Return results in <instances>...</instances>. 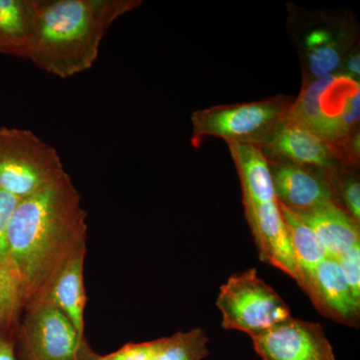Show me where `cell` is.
I'll return each instance as SVG.
<instances>
[{"mask_svg": "<svg viewBox=\"0 0 360 360\" xmlns=\"http://www.w3.org/2000/svg\"><path fill=\"white\" fill-rule=\"evenodd\" d=\"M86 219L70 174L16 205L7 231V255L25 309L44 300L59 270L86 248Z\"/></svg>", "mask_w": 360, "mask_h": 360, "instance_id": "6da1fadb", "label": "cell"}, {"mask_svg": "<svg viewBox=\"0 0 360 360\" xmlns=\"http://www.w3.org/2000/svg\"><path fill=\"white\" fill-rule=\"evenodd\" d=\"M141 0H39L37 20L23 58L54 77L90 70L111 25Z\"/></svg>", "mask_w": 360, "mask_h": 360, "instance_id": "7a4b0ae2", "label": "cell"}, {"mask_svg": "<svg viewBox=\"0 0 360 360\" xmlns=\"http://www.w3.org/2000/svg\"><path fill=\"white\" fill-rule=\"evenodd\" d=\"M238 169L245 217L262 262L298 281V269L276 198L269 161L250 144L226 142Z\"/></svg>", "mask_w": 360, "mask_h": 360, "instance_id": "3957f363", "label": "cell"}, {"mask_svg": "<svg viewBox=\"0 0 360 360\" xmlns=\"http://www.w3.org/2000/svg\"><path fill=\"white\" fill-rule=\"evenodd\" d=\"M359 82L338 73L302 85L285 117L321 135L340 155L359 132Z\"/></svg>", "mask_w": 360, "mask_h": 360, "instance_id": "277c9868", "label": "cell"}, {"mask_svg": "<svg viewBox=\"0 0 360 360\" xmlns=\"http://www.w3.org/2000/svg\"><path fill=\"white\" fill-rule=\"evenodd\" d=\"M58 150L32 130L0 127V189L18 200L68 175Z\"/></svg>", "mask_w": 360, "mask_h": 360, "instance_id": "5b68a950", "label": "cell"}, {"mask_svg": "<svg viewBox=\"0 0 360 360\" xmlns=\"http://www.w3.org/2000/svg\"><path fill=\"white\" fill-rule=\"evenodd\" d=\"M295 97H270L248 103L226 104L194 111L191 143L198 148L205 137L258 146L283 120Z\"/></svg>", "mask_w": 360, "mask_h": 360, "instance_id": "8992f818", "label": "cell"}, {"mask_svg": "<svg viewBox=\"0 0 360 360\" xmlns=\"http://www.w3.org/2000/svg\"><path fill=\"white\" fill-rule=\"evenodd\" d=\"M217 305L222 328L252 336L290 319V309L274 288L250 269L222 284Z\"/></svg>", "mask_w": 360, "mask_h": 360, "instance_id": "52a82bcc", "label": "cell"}, {"mask_svg": "<svg viewBox=\"0 0 360 360\" xmlns=\"http://www.w3.org/2000/svg\"><path fill=\"white\" fill-rule=\"evenodd\" d=\"M15 335L20 360H91L94 354L70 319L49 298L27 305Z\"/></svg>", "mask_w": 360, "mask_h": 360, "instance_id": "ba28073f", "label": "cell"}, {"mask_svg": "<svg viewBox=\"0 0 360 360\" xmlns=\"http://www.w3.org/2000/svg\"><path fill=\"white\" fill-rule=\"evenodd\" d=\"M296 28L302 60V85L338 75L347 54L356 45V28L345 18L319 14Z\"/></svg>", "mask_w": 360, "mask_h": 360, "instance_id": "9c48e42d", "label": "cell"}, {"mask_svg": "<svg viewBox=\"0 0 360 360\" xmlns=\"http://www.w3.org/2000/svg\"><path fill=\"white\" fill-rule=\"evenodd\" d=\"M269 162L335 172L345 167L335 148L321 135L300 123L283 120L257 146Z\"/></svg>", "mask_w": 360, "mask_h": 360, "instance_id": "30bf717a", "label": "cell"}, {"mask_svg": "<svg viewBox=\"0 0 360 360\" xmlns=\"http://www.w3.org/2000/svg\"><path fill=\"white\" fill-rule=\"evenodd\" d=\"M250 338L262 360H335L321 323L290 316Z\"/></svg>", "mask_w": 360, "mask_h": 360, "instance_id": "8fae6325", "label": "cell"}, {"mask_svg": "<svg viewBox=\"0 0 360 360\" xmlns=\"http://www.w3.org/2000/svg\"><path fill=\"white\" fill-rule=\"evenodd\" d=\"M278 202L293 212H307L336 201L335 172L316 168L269 162Z\"/></svg>", "mask_w": 360, "mask_h": 360, "instance_id": "7c38bea8", "label": "cell"}, {"mask_svg": "<svg viewBox=\"0 0 360 360\" xmlns=\"http://www.w3.org/2000/svg\"><path fill=\"white\" fill-rule=\"evenodd\" d=\"M298 284L322 314L345 326H359L360 302L352 295L336 258H326Z\"/></svg>", "mask_w": 360, "mask_h": 360, "instance_id": "4fadbf2b", "label": "cell"}, {"mask_svg": "<svg viewBox=\"0 0 360 360\" xmlns=\"http://www.w3.org/2000/svg\"><path fill=\"white\" fill-rule=\"evenodd\" d=\"M210 354L208 336L203 329L193 328L186 333H175L169 338L129 343L106 360H202Z\"/></svg>", "mask_w": 360, "mask_h": 360, "instance_id": "5bb4252c", "label": "cell"}, {"mask_svg": "<svg viewBox=\"0 0 360 360\" xmlns=\"http://www.w3.org/2000/svg\"><path fill=\"white\" fill-rule=\"evenodd\" d=\"M295 213L315 232L329 257L338 259L360 245L359 222L333 201Z\"/></svg>", "mask_w": 360, "mask_h": 360, "instance_id": "9a60e30c", "label": "cell"}, {"mask_svg": "<svg viewBox=\"0 0 360 360\" xmlns=\"http://www.w3.org/2000/svg\"><path fill=\"white\" fill-rule=\"evenodd\" d=\"M86 248L78 250L59 270L45 298H49L63 314L82 338H84V260Z\"/></svg>", "mask_w": 360, "mask_h": 360, "instance_id": "2e32d148", "label": "cell"}, {"mask_svg": "<svg viewBox=\"0 0 360 360\" xmlns=\"http://www.w3.org/2000/svg\"><path fill=\"white\" fill-rule=\"evenodd\" d=\"M39 0H0V53L23 58L37 20Z\"/></svg>", "mask_w": 360, "mask_h": 360, "instance_id": "e0dca14e", "label": "cell"}, {"mask_svg": "<svg viewBox=\"0 0 360 360\" xmlns=\"http://www.w3.org/2000/svg\"><path fill=\"white\" fill-rule=\"evenodd\" d=\"M279 205L297 265V283H300L304 277L314 271L317 265L328 257V253L309 225L296 213L281 203Z\"/></svg>", "mask_w": 360, "mask_h": 360, "instance_id": "ac0fdd59", "label": "cell"}, {"mask_svg": "<svg viewBox=\"0 0 360 360\" xmlns=\"http://www.w3.org/2000/svg\"><path fill=\"white\" fill-rule=\"evenodd\" d=\"M25 309L20 281L8 267L0 264V331L15 335L18 317Z\"/></svg>", "mask_w": 360, "mask_h": 360, "instance_id": "d6986e66", "label": "cell"}, {"mask_svg": "<svg viewBox=\"0 0 360 360\" xmlns=\"http://www.w3.org/2000/svg\"><path fill=\"white\" fill-rule=\"evenodd\" d=\"M356 168L343 167L335 175L338 205L360 224V182Z\"/></svg>", "mask_w": 360, "mask_h": 360, "instance_id": "ffe728a7", "label": "cell"}, {"mask_svg": "<svg viewBox=\"0 0 360 360\" xmlns=\"http://www.w3.org/2000/svg\"><path fill=\"white\" fill-rule=\"evenodd\" d=\"M18 202L20 200L0 189V264L8 269H11V266L7 255V231L11 217Z\"/></svg>", "mask_w": 360, "mask_h": 360, "instance_id": "44dd1931", "label": "cell"}, {"mask_svg": "<svg viewBox=\"0 0 360 360\" xmlns=\"http://www.w3.org/2000/svg\"><path fill=\"white\" fill-rule=\"evenodd\" d=\"M352 295L360 302V245L338 258Z\"/></svg>", "mask_w": 360, "mask_h": 360, "instance_id": "7402d4cb", "label": "cell"}, {"mask_svg": "<svg viewBox=\"0 0 360 360\" xmlns=\"http://www.w3.org/2000/svg\"><path fill=\"white\" fill-rule=\"evenodd\" d=\"M341 75H347L355 82H359L360 77V52L359 44L355 45L354 49L350 51L343 63Z\"/></svg>", "mask_w": 360, "mask_h": 360, "instance_id": "603a6c76", "label": "cell"}, {"mask_svg": "<svg viewBox=\"0 0 360 360\" xmlns=\"http://www.w3.org/2000/svg\"><path fill=\"white\" fill-rule=\"evenodd\" d=\"M0 360H18L16 356L15 335L0 331Z\"/></svg>", "mask_w": 360, "mask_h": 360, "instance_id": "cb8c5ba5", "label": "cell"}, {"mask_svg": "<svg viewBox=\"0 0 360 360\" xmlns=\"http://www.w3.org/2000/svg\"><path fill=\"white\" fill-rule=\"evenodd\" d=\"M91 360H106V359H104L103 356H99V355H98V356L96 357V359H91Z\"/></svg>", "mask_w": 360, "mask_h": 360, "instance_id": "d4e9b609", "label": "cell"}]
</instances>
